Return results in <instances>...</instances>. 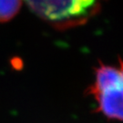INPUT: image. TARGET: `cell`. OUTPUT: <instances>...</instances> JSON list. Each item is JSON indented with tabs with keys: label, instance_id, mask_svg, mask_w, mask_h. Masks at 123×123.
Here are the masks:
<instances>
[{
	"label": "cell",
	"instance_id": "6da1fadb",
	"mask_svg": "<svg viewBox=\"0 0 123 123\" xmlns=\"http://www.w3.org/2000/svg\"><path fill=\"white\" fill-rule=\"evenodd\" d=\"M42 20L55 27L82 25L98 12L101 0H24Z\"/></svg>",
	"mask_w": 123,
	"mask_h": 123
},
{
	"label": "cell",
	"instance_id": "7a4b0ae2",
	"mask_svg": "<svg viewBox=\"0 0 123 123\" xmlns=\"http://www.w3.org/2000/svg\"><path fill=\"white\" fill-rule=\"evenodd\" d=\"M90 92L99 112L110 119L123 121V62L118 66L98 67Z\"/></svg>",
	"mask_w": 123,
	"mask_h": 123
},
{
	"label": "cell",
	"instance_id": "3957f363",
	"mask_svg": "<svg viewBox=\"0 0 123 123\" xmlns=\"http://www.w3.org/2000/svg\"><path fill=\"white\" fill-rule=\"evenodd\" d=\"M22 0H0V23L7 22L19 12Z\"/></svg>",
	"mask_w": 123,
	"mask_h": 123
}]
</instances>
